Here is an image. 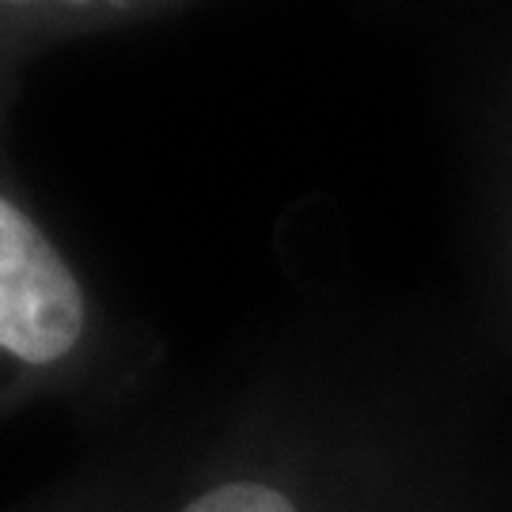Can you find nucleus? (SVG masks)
Here are the masks:
<instances>
[{
	"label": "nucleus",
	"mask_w": 512,
	"mask_h": 512,
	"mask_svg": "<svg viewBox=\"0 0 512 512\" xmlns=\"http://www.w3.org/2000/svg\"><path fill=\"white\" fill-rule=\"evenodd\" d=\"M84 293L69 262L19 205L0 198V349L54 365L80 342Z\"/></svg>",
	"instance_id": "1"
},
{
	"label": "nucleus",
	"mask_w": 512,
	"mask_h": 512,
	"mask_svg": "<svg viewBox=\"0 0 512 512\" xmlns=\"http://www.w3.org/2000/svg\"><path fill=\"white\" fill-rule=\"evenodd\" d=\"M183 512H296V505L281 490L262 482H224L190 501Z\"/></svg>",
	"instance_id": "2"
},
{
	"label": "nucleus",
	"mask_w": 512,
	"mask_h": 512,
	"mask_svg": "<svg viewBox=\"0 0 512 512\" xmlns=\"http://www.w3.org/2000/svg\"><path fill=\"white\" fill-rule=\"evenodd\" d=\"M0 4H16V8H73V12H84V8H129L133 0H0Z\"/></svg>",
	"instance_id": "3"
}]
</instances>
